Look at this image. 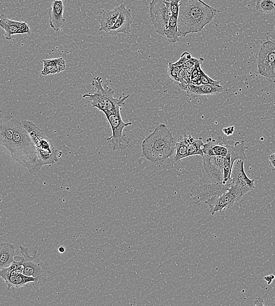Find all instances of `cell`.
Returning <instances> with one entry per match:
<instances>
[{
    "mask_svg": "<svg viewBox=\"0 0 275 306\" xmlns=\"http://www.w3.org/2000/svg\"><path fill=\"white\" fill-rule=\"evenodd\" d=\"M176 143L164 124H160L142 143V155L153 163H162L173 155Z\"/></svg>",
    "mask_w": 275,
    "mask_h": 306,
    "instance_id": "obj_3",
    "label": "cell"
},
{
    "mask_svg": "<svg viewBox=\"0 0 275 306\" xmlns=\"http://www.w3.org/2000/svg\"><path fill=\"white\" fill-rule=\"evenodd\" d=\"M231 183H201L196 184L192 189V196L193 201L196 204L200 202H207L212 201L227 191L230 188Z\"/></svg>",
    "mask_w": 275,
    "mask_h": 306,
    "instance_id": "obj_9",
    "label": "cell"
},
{
    "mask_svg": "<svg viewBox=\"0 0 275 306\" xmlns=\"http://www.w3.org/2000/svg\"><path fill=\"white\" fill-rule=\"evenodd\" d=\"M231 180L234 185L241 190L243 195L255 188V180L249 179L247 176L244 169V161L242 160H237L234 165Z\"/></svg>",
    "mask_w": 275,
    "mask_h": 306,
    "instance_id": "obj_13",
    "label": "cell"
},
{
    "mask_svg": "<svg viewBox=\"0 0 275 306\" xmlns=\"http://www.w3.org/2000/svg\"><path fill=\"white\" fill-rule=\"evenodd\" d=\"M234 131H235V127H234V126H230L223 129L224 133L227 136L232 135Z\"/></svg>",
    "mask_w": 275,
    "mask_h": 306,
    "instance_id": "obj_31",
    "label": "cell"
},
{
    "mask_svg": "<svg viewBox=\"0 0 275 306\" xmlns=\"http://www.w3.org/2000/svg\"><path fill=\"white\" fill-rule=\"evenodd\" d=\"M256 9L261 13H273L275 12V0H256Z\"/></svg>",
    "mask_w": 275,
    "mask_h": 306,
    "instance_id": "obj_26",
    "label": "cell"
},
{
    "mask_svg": "<svg viewBox=\"0 0 275 306\" xmlns=\"http://www.w3.org/2000/svg\"><path fill=\"white\" fill-rule=\"evenodd\" d=\"M258 60L259 73L262 76L271 78L275 61V42L267 40L262 43Z\"/></svg>",
    "mask_w": 275,
    "mask_h": 306,
    "instance_id": "obj_11",
    "label": "cell"
},
{
    "mask_svg": "<svg viewBox=\"0 0 275 306\" xmlns=\"http://www.w3.org/2000/svg\"><path fill=\"white\" fill-rule=\"evenodd\" d=\"M170 1H179L180 2L181 1V0H170Z\"/></svg>",
    "mask_w": 275,
    "mask_h": 306,
    "instance_id": "obj_38",
    "label": "cell"
},
{
    "mask_svg": "<svg viewBox=\"0 0 275 306\" xmlns=\"http://www.w3.org/2000/svg\"><path fill=\"white\" fill-rule=\"evenodd\" d=\"M43 68L41 71L43 76L61 73L66 68V62L61 57L43 60Z\"/></svg>",
    "mask_w": 275,
    "mask_h": 306,
    "instance_id": "obj_22",
    "label": "cell"
},
{
    "mask_svg": "<svg viewBox=\"0 0 275 306\" xmlns=\"http://www.w3.org/2000/svg\"><path fill=\"white\" fill-rule=\"evenodd\" d=\"M223 87L220 84H202L196 86L190 83L186 92L193 98H196L198 96L217 95L223 92Z\"/></svg>",
    "mask_w": 275,
    "mask_h": 306,
    "instance_id": "obj_18",
    "label": "cell"
},
{
    "mask_svg": "<svg viewBox=\"0 0 275 306\" xmlns=\"http://www.w3.org/2000/svg\"><path fill=\"white\" fill-rule=\"evenodd\" d=\"M20 253L24 258V270L25 275L37 278L39 282L37 287L45 285L47 282L48 274L51 273L47 265L40 260L39 255L37 251L34 252V255L29 254V248L20 246Z\"/></svg>",
    "mask_w": 275,
    "mask_h": 306,
    "instance_id": "obj_7",
    "label": "cell"
},
{
    "mask_svg": "<svg viewBox=\"0 0 275 306\" xmlns=\"http://www.w3.org/2000/svg\"><path fill=\"white\" fill-rule=\"evenodd\" d=\"M187 141L189 143L187 157L198 155L202 157L204 155V152H203L204 143H203L202 138L196 140L192 136L189 135L187 137Z\"/></svg>",
    "mask_w": 275,
    "mask_h": 306,
    "instance_id": "obj_24",
    "label": "cell"
},
{
    "mask_svg": "<svg viewBox=\"0 0 275 306\" xmlns=\"http://www.w3.org/2000/svg\"><path fill=\"white\" fill-rule=\"evenodd\" d=\"M64 12V2L54 0L49 9V16L50 27L56 32L60 30L65 23Z\"/></svg>",
    "mask_w": 275,
    "mask_h": 306,
    "instance_id": "obj_17",
    "label": "cell"
},
{
    "mask_svg": "<svg viewBox=\"0 0 275 306\" xmlns=\"http://www.w3.org/2000/svg\"><path fill=\"white\" fill-rule=\"evenodd\" d=\"M180 2L177 1H170V8L172 14L174 16L179 17L180 11Z\"/></svg>",
    "mask_w": 275,
    "mask_h": 306,
    "instance_id": "obj_29",
    "label": "cell"
},
{
    "mask_svg": "<svg viewBox=\"0 0 275 306\" xmlns=\"http://www.w3.org/2000/svg\"><path fill=\"white\" fill-rule=\"evenodd\" d=\"M183 65H177L174 62H169L168 67V75L170 79L177 82Z\"/></svg>",
    "mask_w": 275,
    "mask_h": 306,
    "instance_id": "obj_27",
    "label": "cell"
},
{
    "mask_svg": "<svg viewBox=\"0 0 275 306\" xmlns=\"http://www.w3.org/2000/svg\"><path fill=\"white\" fill-rule=\"evenodd\" d=\"M119 15L113 29L109 32L111 36H117L119 33L130 34L131 25L133 23L132 12L125 7L124 4L118 6Z\"/></svg>",
    "mask_w": 275,
    "mask_h": 306,
    "instance_id": "obj_16",
    "label": "cell"
},
{
    "mask_svg": "<svg viewBox=\"0 0 275 306\" xmlns=\"http://www.w3.org/2000/svg\"><path fill=\"white\" fill-rule=\"evenodd\" d=\"M198 60V58L192 57V58L190 59L189 61H187V62H186L185 64H184L183 65V68H194L195 66L196 62H197Z\"/></svg>",
    "mask_w": 275,
    "mask_h": 306,
    "instance_id": "obj_30",
    "label": "cell"
},
{
    "mask_svg": "<svg viewBox=\"0 0 275 306\" xmlns=\"http://www.w3.org/2000/svg\"><path fill=\"white\" fill-rule=\"evenodd\" d=\"M118 15H119L118 7L113 10H102L99 18V31H104L106 33H109L117 23Z\"/></svg>",
    "mask_w": 275,
    "mask_h": 306,
    "instance_id": "obj_19",
    "label": "cell"
},
{
    "mask_svg": "<svg viewBox=\"0 0 275 306\" xmlns=\"http://www.w3.org/2000/svg\"><path fill=\"white\" fill-rule=\"evenodd\" d=\"M16 247L11 243L0 244V268L10 266L14 261Z\"/></svg>",
    "mask_w": 275,
    "mask_h": 306,
    "instance_id": "obj_20",
    "label": "cell"
},
{
    "mask_svg": "<svg viewBox=\"0 0 275 306\" xmlns=\"http://www.w3.org/2000/svg\"><path fill=\"white\" fill-rule=\"evenodd\" d=\"M187 137L188 135L184 133L182 138L176 143L175 149L176 154L174 156V160L176 162H179L183 159L188 157L187 155H188L189 143L187 141Z\"/></svg>",
    "mask_w": 275,
    "mask_h": 306,
    "instance_id": "obj_25",
    "label": "cell"
},
{
    "mask_svg": "<svg viewBox=\"0 0 275 306\" xmlns=\"http://www.w3.org/2000/svg\"><path fill=\"white\" fill-rule=\"evenodd\" d=\"M192 58V55L190 52L187 51L184 52L183 54H181L179 60L176 62H174V63L177 65H183L184 64H185L186 62L189 61Z\"/></svg>",
    "mask_w": 275,
    "mask_h": 306,
    "instance_id": "obj_28",
    "label": "cell"
},
{
    "mask_svg": "<svg viewBox=\"0 0 275 306\" xmlns=\"http://www.w3.org/2000/svg\"><path fill=\"white\" fill-rule=\"evenodd\" d=\"M150 15L156 32L164 36L172 12L170 0H152L150 2Z\"/></svg>",
    "mask_w": 275,
    "mask_h": 306,
    "instance_id": "obj_8",
    "label": "cell"
},
{
    "mask_svg": "<svg viewBox=\"0 0 275 306\" xmlns=\"http://www.w3.org/2000/svg\"><path fill=\"white\" fill-rule=\"evenodd\" d=\"M5 282L7 285V289L10 291L12 289H18L30 283H34L37 286L39 280L37 278L25 275L23 273L11 276L6 279Z\"/></svg>",
    "mask_w": 275,
    "mask_h": 306,
    "instance_id": "obj_21",
    "label": "cell"
},
{
    "mask_svg": "<svg viewBox=\"0 0 275 306\" xmlns=\"http://www.w3.org/2000/svg\"><path fill=\"white\" fill-rule=\"evenodd\" d=\"M270 163L275 170V160H270Z\"/></svg>",
    "mask_w": 275,
    "mask_h": 306,
    "instance_id": "obj_35",
    "label": "cell"
},
{
    "mask_svg": "<svg viewBox=\"0 0 275 306\" xmlns=\"http://www.w3.org/2000/svg\"><path fill=\"white\" fill-rule=\"evenodd\" d=\"M58 251L59 253H61V254H64V253L66 251V249H65L64 246H60L58 249Z\"/></svg>",
    "mask_w": 275,
    "mask_h": 306,
    "instance_id": "obj_33",
    "label": "cell"
},
{
    "mask_svg": "<svg viewBox=\"0 0 275 306\" xmlns=\"http://www.w3.org/2000/svg\"><path fill=\"white\" fill-rule=\"evenodd\" d=\"M57 1H65V2H69L70 0H57Z\"/></svg>",
    "mask_w": 275,
    "mask_h": 306,
    "instance_id": "obj_37",
    "label": "cell"
},
{
    "mask_svg": "<svg viewBox=\"0 0 275 306\" xmlns=\"http://www.w3.org/2000/svg\"><path fill=\"white\" fill-rule=\"evenodd\" d=\"M244 196L238 187L231 185L223 194L217 197L212 201L207 203L209 207V212L212 215H214L218 212H221L232 207L236 202L241 199Z\"/></svg>",
    "mask_w": 275,
    "mask_h": 306,
    "instance_id": "obj_10",
    "label": "cell"
},
{
    "mask_svg": "<svg viewBox=\"0 0 275 306\" xmlns=\"http://www.w3.org/2000/svg\"><path fill=\"white\" fill-rule=\"evenodd\" d=\"M203 159V169L205 177L211 183H224V157L221 156L204 155Z\"/></svg>",
    "mask_w": 275,
    "mask_h": 306,
    "instance_id": "obj_12",
    "label": "cell"
},
{
    "mask_svg": "<svg viewBox=\"0 0 275 306\" xmlns=\"http://www.w3.org/2000/svg\"><path fill=\"white\" fill-rule=\"evenodd\" d=\"M102 78L96 77L93 79L92 85L96 89L94 93H85L82 96L83 99L89 100V102L93 108H98L103 112L112 111L118 107L123 108L130 95L121 96L115 98V91L111 88H104Z\"/></svg>",
    "mask_w": 275,
    "mask_h": 306,
    "instance_id": "obj_5",
    "label": "cell"
},
{
    "mask_svg": "<svg viewBox=\"0 0 275 306\" xmlns=\"http://www.w3.org/2000/svg\"><path fill=\"white\" fill-rule=\"evenodd\" d=\"M219 11L202 0H181L178 17L181 37L201 32Z\"/></svg>",
    "mask_w": 275,
    "mask_h": 306,
    "instance_id": "obj_2",
    "label": "cell"
},
{
    "mask_svg": "<svg viewBox=\"0 0 275 306\" xmlns=\"http://www.w3.org/2000/svg\"><path fill=\"white\" fill-rule=\"evenodd\" d=\"M164 36L170 43H174L179 41V37L181 36L178 28L177 17L172 15L168 26L164 31Z\"/></svg>",
    "mask_w": 275,
    "mask_h": 306,
    "instance_id": "obj_23",
    "label": "cell"
},
{
    "mask_svg": "<svg viewBox=\"0 0 275 306\" xmlns=\"http://www.w3.org/2000/svg\"><path fill=\"white\" fill-rule=\"evenodd\" d=\"M231 140H228L220 135L217 137H209L206 140L203 148L204 155L208 156H221L226 157L229 152Z\"/></svg>",
    "mask_w": 275,
    "mask_h": 306,
    "instance_id": "obj_14",
    "label": "cell"
},
{
    "mask_svg": "<svg viewBox=\"0 0 275 306\" xmlns=\"http://www.w3.org/2000/svg\"><path fill=\"white\" fill-rule=\"evenodd\" d=\"M0 26L5 31L4 36L10 40L16 34H31L29 25L26 22L11 20L4 14L0 16Z\"/></svg>",
    "mask_w": 275,
    "mask_h": 306,
    "instance_id": "obj_15",
    "label": "cell"
},
{
    "mask_svg": "<svg viewBox=\"0 0 275 306\" xmlns=\"http://www.w3.org/2000/svg\"><path fill=\"white\" fill-rule=\"evenodd\" d=\"M273 78H275V61L274 62L273 71H272L271 79H273Z\"/></svg>",
    "mask_w": 275,
    "mask_h": 306,
    "instance_id": "obj_34",
    "label": "cell"
},
{
    "mask_svg": "<svg viewBox=\"0 0 275 306\" xmlns=\"http://www.w3.org/2000/svg\"><path fill=\"white\" fill-rule=\"evenodd\" d=\"M22 123L30 134L36 146L39 160L42 166L57 163L63 153L55 148L45 132L33 121L23 120Z\"/></svg>",
    "mask_w": 275,
    "mask_h": 306,
    "instance_id": "obj_4",
    "label": "cell"
},
{
    "mask_svg": "<svg viewBox=\"0 0 275 306\" xmlns=\"http://www.w3.org/2000/svg\"><path fill=\"white\" fill-rule=\"evenodd\" d=\"M275 276L273 275V274H271V275H269L267 276H265L264 277V280L267 283L268 285H271L273 281L275 279Z\"/></svg>",
    "mask_w": 275,
    "mask_h": 306,
    "instance_id": "obj_32",
    "label": "cell"
},
{
    "mask_svg": "<svg viewBox=\"0 0 275 306\" xmlns=\"http://www.w3.org/2000/svg\"><path fill=\"white\" fill-rule=\"evenodd\" d=\"M269 159H270V160H275V153L270 155Z\"/></svg>",
    "mask_w": 275,
    "mask_h": 306,
    "instance_id": "obj_36",
    "label": "cell"
},
{
    "mask_svg": "<svg viewBox=\"0 0 275 306\" xmlns=\"http://www.w3.org/2000/svg\"><path fill=\"white\" fill-rule=\"evenodd\" d=\"M121 109L118 107L114 111L104 112L112 132V135L106 140L113 151H123L129 146V140L124 135L123 131L125 127L131 126L132 123L124 122L120 113Z\"/></svg>",
    "mask_w": 275,
    "mask_h": 306,
    "instance_id": "obj_6",
    "label": "cell"
},
{
    "mask_svg": "<svg viewBox=\"0 0 275 306\" xmlns=\"http://www.w3.org/2000/svg\"><path fill=\"white\" fill-rule=\"evenodd\" d=\"M0 145L5 147L17 163L37 176L43 166L35 145L22 121L6 111L0 112Z\"/></svg>",
    "mask_w": 275,
    "mask_h": 306,
    "instance_id": "obj_1",
    "label": "cell"
}]
</instances>
